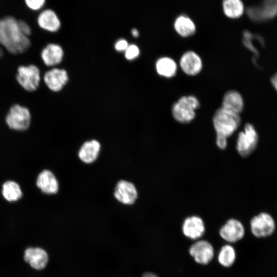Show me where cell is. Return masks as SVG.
I'll use <instances>...</instances> for the list:
<instances>
[{
	"mask_svg": "<svg viewBox=\"0 0 277 277\" xmlns=\"http://www.w3.org/2000/svg\"><path fill=\"white\" fill-rule=\"evenodd\" d=\"M212 122L216 135L227 138L239 127L241 118L240 114L228 111L221 107L215 111Z\"/></svg>",
	"mask_w": 277,
	"mask_h": 277,
	"instance_id": "obj_2",
	"label": "cell"
},
{
	"mask_svg": "<svg viewBox=\"0 0 277 277\" xmlns=\"http://www.w3.org/2000/svg\"><path fill=\"white\" fill-rule=\"evenodd\" d=\"M271 84L274 89L275 91L277 92V72H276L270 78Z\"/></svg>",
	"mask_w": 277,
	"mask_h": 277,
	"instance_id": "obj_30",
	"label": "cell"
},
{
	"mask_svg": "<svg viewBox=\"0 0 277 277\" xmlns=\"http://www.w3.org/2000/svg\"><path fill=\"white\" fill-rule=\"evenodd\" d=\"M182 231L184 234L192 240L200 238L205 233V226L203 220L197 216L186 218L183 224Z\"/></svg>",
	"mask_w": 277,
	"mask_h": 277,
	"instance_id": "obj_16",
	"label": "cell"
},
{
	"mask_svg": "<svg viewBox=\"0 0 277 277\" xmlns=\"http://www.w3.org/2000/svg\"><path fill=\"white\" fill-rule=\"evenodd\" d=\"M35 23L38 29L49 33L57 32L61 21L57 12L51 8L45 7L36 13Z\"/></svg>",
	"mask_w": 277,
	"mask_h": 277,
	"instance_id": "obj_8",
	"label": "cell"
},
{
	"mask_svg": "<svg viewBox=\"0 0 277 277\" xmlns=\"http://www.w3.org/2000/svg\"><path fill=\"white\" fill-rule=\"evenodd\" d=\"M220 235L224 240L230 243L241 240L245 235L243 224L239 220L231 219L220 228Z\"/></svg>",
	"mask_w": 277,
	"mask_h": 277,
	"instance_id": "obj_12",
	"label": "cell"
},
{
	"mask_svg": "<svg viewBox=\"0 0 277 277\" xmlns=\"http://www.w3.org/2000/svg\"><path fill=\"white\" fill-rule=\"evenodd\" d=\"M31 45L30 37L20 30L17 18L12 15L0 17V46L7 53L21 55L26 52Z\"/></svg>",
	"mask_w": 277,
	"mask_h": 277,
	"instance_id": "obj_1",
	"label": "cell"
},
{
	"mask_svg": "<svg viewBox=\"0 0 277 277\" xmlns=\"http://www.w3.org/2000/svg\"><path fill=\"white\" fill-rule=\"evenodd\" d=\"M114 196L120 202L125 205H131L137 197V192L132 183L121 180L115 186Z\"/></svg>",
	"mask_w": 277,
	"mask_h": 277,
	"instance_id": "obj_14",
	"label": "cell"
},
{
	"mask_svg": "<svg viewBox=\"0 0 277 277\" xmlns=\"http://www.w3.org/2000/svg\"><path fill=\"white\" fill-rule=\"evenodd\" d=\"M235 258V251L231 245L227 244L221 248L218 255V261L221 265L229 267L234 264Z\"/></svg>",
	"mask_w": 277,
	"mask_h": 277,
	"instance_id": "obj_24",
	"label": "cell"
},
{
	"mask_svg": "<svg viewBox=\"0 0 277 277\" xmlns=\"http://www.w3.org/2000/svg\"><path fill=\"white\" fill-rule=\"evenodd\" d=\"M142 277H158L155 274L150 272H147L144 273Z\"/></svg>",
	"mask_w": 277,
	"mask_h": 277,
	"instance_id": "obj_31",
	"label": "cell"
},
{
	"mask_svg": "<svg viewBox=\"0 0 277 277\" xmlns=\"http://www.w3.org/2000/svg\"><path fill=\"white\" fill-rule=\"evenodd\" d=\"M259 142L258 133L250 123L245 125L243 131L239 133L236 148L239 154L242 157L250 155L255 149Z\"/></svg>",
	"mask_w": 277,
	"mask_h": 277,
	"instance_id": "obj_6",
	"label": "cell"
},
{
	"mask_svg": "<svg viewBox=\"0 0 277 277\" xmlns=\"http://www.w3.org/2000/svg\"><path fill=\"white\" fill-rule=\"evenodd\" d=\"M101 148L100 143L95 140L85 142L78 151V157L83 162L89 164L94 162L98 157Z\"/></svg>",
	"mask_w": 277,
	"mask_h": 277,
	"instance_id": "obj_22",
	"label": "cell"
},
{
	"mask_svg": "<svg viewBox=\"0 0 277 277\" xmlns=\"http://www.w3.org/2000/svg\"><path fill=\"white\" fill-rule=\"evenodd\" d=\"M18 22L21 32L30 37L33 32L32 26L27 21L24 19L18 18Z\"/></svg>",
	"mask_w": 277,
	"mask_h": 277,
	"instance_id": "obj_27",
	"label": "cell"
},
{
	"mask_svg": "<svg viewBox=\"0 0 277 277\" xmlns=\"http://www.w3.org/2000/svg\"><path fill=\"white\" fill-rule=\"evenodd\" d=\"M200 105L196 96L192 94L182 96L172 105V117L180 123H189L195 118L196 110Z\"/></svg>",
	"mask_w": 277,
	"mask_h": 277,
	"instance_id": "obj_3",
	"label": "cell"
},
{
	"mask_svg": "<svg viewBox=\"0 0 277 277\" xmlns=\"http://www.w3.org/2000/svg\"><path fill=\"white\" fill-rule=\"evenodd\" d=\"M24 260L34 269L42 270L48 263V255L42 248H28L25 251Z\"/></svg>",
	"mask_w": 277,
	"mask_h": 277,
	"instance_id": "obj_18",
	"label": "cell"
},
{
	"mask_svg": "<svg viewBox=\"0 0 277 277\" xmlns=\"http://www.w3.org/2000/svg\"><path fill=\"white\" fill-rule=\"evenodd\" d=\"M216 143L219 148L224 149L227 145V138L221 136L216 135Z\"/></svg>",
	"mask_w": 277,
	"mask_h": 277,
	"instance_id": "obj_29",
	"label": "cell"
},
{
	"mask_svg": "<svg viewBox=\"0 0 277 277\" xmlns=\"http://www.w3.org/2000/svg\"><path fill=\"white\" fill-rule=\"evenodd\" d=\"M157 73L166 78L174 77L177 72L179 65L171 57L164 56L159 58L155 64Z\"/></svg>",
	"mask_w": 277,
	"mask_h": 277,
	"instance_id": "obj_20",
	"label": "cell"
},
{
	"mask_svg": "<svg viewBox=\"0 0 277 277\" xmlns=\"http://www.w3.org/2000/svg\"><path fill=\"white\" fill-rule=\"evenodd\" d=\"M4 120L10 129L24 131L28 130L31 125L32 115L27 107L14 104L9 108Z\"/></svg>",
	"mask_w": 277,
	"mask_h": 277,
	"instance_id": "obj_5",
	"label": "cell"
},
{
	"mask_svg": "<svg viewBox=\"0 0 277 277\" xmlns=\"http://www.w3.org/2000/svg\"><path fill=\"white\" fill-rule=\"evenodd\" d=\"M2 194L9 202H14L22 196V192L19 185L15 182L8 181L2 186Z\"/></svg>",
	"mask_w": 277,
	"mask_h": 277,
	"instance_id": "obj_23",
	"label": "cell"
},
{
	"mask_svg": "<svg viewBox=\"0 0 277 277\" xmlns=\"http://www.w3.org/2000/svg\"><path fill=\"white\" fill-rule=\"evenodd\" d=\"M189 252L195 261L202 265L209 264L214 257V248L207 241H196L190 247Z\"/></svg>",
	"mask_w": 277,
	"mask_h": 277,
	"instance_id": "obj_11",
	"label": "cell"
},
{
	"mask_svg": "<svg viewBox=\"0 0 277 277\" xmlns=\"http://www.w3.org/2000/svg\"><path fill=\"white\" fill-rule=\"evenodd\" d=\"M15 80L25 91L33 92L39 87L42 81L41 69L35 65H22L17 67Z\"/></svg>",
	"mask_w": 277,
	"mask_h": 277,
	"instance_id": "obj_4",
	"label": "cell"
},
{
	"mask_svg": "<svg viewBox=\"0 0 277 277\" xmlns=\"http://www.w3.org/2000/svg\"><path fill=\"white\" fill-rule=\"evenodd\" d=\"M42 81L50 90L58 92L67 84L68 76L65 69L53 68L45 72Z\"/></svg>",
	"mask_w": 277,
	"mask_h": 277,
	"instance_id": "obj_10",
	"label": "cell"
},
{
	"mask_svg": "<svg viewBox=\"0 0 277 277\" xmlns=\"http://www.w3.org/2000/svg\"><path fill=\"white\" fill-rule=\"evenodd\" d=\"M36 185L43 192L47 194H55L58 190V183L56 177L48 170H44L38 174Z\"/></svg>",
	"mask_w": 277,
	"mask_h": 277,
	"instance_id": "obj_19",
	"label": "cell"
},
{
	"mask_svg": "<svg viewBox=\"0 0 277 277\" xmlns=\"http://www.w3.org/2000/svg\"><path fill=\"white\" fill-rule=\"evenodd\" d=\"M64 51L61 46L55 43H49L41 50L40 56L43 64L47 67H53L62 61Z\"/></svg>",
	"mask_w": 277,
	"mask_h": 277,
	"instance_id": "obj_15",
	"label": "cell"
},
{
	"mask_svg": "<svg viewBox=\"0 0 277 277\" xmlns=\"http://www.w3.org/2000/svg\"><path fill=\"white\" fill-rule=\"evenodd\" d=\"M221 9L226 18L233 20L241 18L245 12L242 0H222Z\"/></svg>",
	"mask_w": 277,
	"mask_h": 277,
	"instance_id": "obj_21",
	"label": "cell"
},
{
	"mask_svg": "<svg viewBox=\"0 0 277 277\" xmlns=\"http://www.w3.org/2000/svg\"><path fill=\"white\" fill-rule=\"evenodd\" d=\"M131 32L132 35L134 37H137L139 36V32H138V30L136 29V28H133L131 30Z\"/></svg>",
	"mask_w": 277,
	"mask_h": 277,
	"instance_id": "obj_32",
	"label": "cell"
},
{
	"mask_svg": "<svg viewBox=\"0 0 277 277\" xmlns=\"http://www.w3.org/2000/svg\"><path fill=\"white\" fill-rule=\"evenodd\" d=\"M221 107L228 111L240 114L244 108L243 97L238 91L229 90L223 96Z\"/></svg>",
	"mask_w": 277,
	"mask_h": 277,
	"instance_id": "obj_17",
	"label": "cell"
},
{
	"mask_svg": "<svg viewBox=\"0 0 277 277\" xmlns=\"http://www.w3.org/2000/svg\"><path fill=\"white\" fill-rule=\"evenodd\" d=\"M129 45L128 42L123 38L118 39L115 44V49L118 51H125Z\"/></svg>",
	"mask_w": 277,
	"mask_h": 277,
	"instance_id": "obj_28",
	"label": "cell"
},
{
	"mask_svg": "<svg viewBox=\"0 0 277 277\" xmlns=\"http://www.w3.org/2000/svg\"><path fill=\"white\" fill-rule=\"evenodd\" d=\"M178 65L184 74L194 76L201 73L203 67V63L201 57L197 52L193 50H188L181 56Z\"/></svg>",
	"mask_w": 277,
	"mask_h": 277,
	"instance_id": "obj_9",
	"label": "cell"
},
{
	"mask_svg": "<svg viewBox=\"0 0 277 277\" xmlns=\"http://www.w3.org/2000/svg\"><path fill=\"white\" fill-rule=\"evenodd\" d=\"M140 53V50L137 46L135 44L129 45L125 51V56L128 60H132L137 57Z\"/></svg>",
	"mask_w": 277,
	"mask_h": 277,
	"instance_id": "obj_26",
	"label": "cell"
},
{
	"mask_svg": "<svg viewBox=\"0 0 277 277\" xmlns=\"http://www.w3.org/2000/svg\"><path fill=\"white\" fill-rule=\"evenodd\" d=\"M23 3L29 11L36 14L45 8L47 0H23Z\"/></svg>",
	"mask_w": 277,
	"mask_h": 277,
	"instance_id": "obj_25",
	"label": "cell"
},
{
	"mask_svg": "<svg viewBox=\"0 0 277 277\" xmlns=\"http://www.w3.org/2000/svg\"><path fill=\"white\" fill-rule=\"evenodd\" d=\"M250 230L257 238H265L271 236L276 228L273 216L266 212H262L254 216L250 222Z\"/></svg>",
	"mask_w": 277,
	"mask_h": 277,
	"instance_id": "obj_7",
	"label": "cell"
},
{
	"mask_svg": "<svg viewBox=\"0 0 277 277\" xmlns=\"http://www.w3.org/2000/svg\"><path fill=\"white\" fill-rule=\"evenodd\" d=\"M173 28L175 33L183 38L192 36L197 30L194 20L186 13L179 14L174 18Z\"/></svg>",
	"mask_w": 277,
	"mask_h": 277,
	"instance_id": "obj_13",
	"label": "cell"
}]
</instances>
